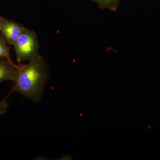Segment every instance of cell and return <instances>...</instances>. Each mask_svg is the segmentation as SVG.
Listing matches in <instances>:
<instances>
[{
	"instance_id": "obj_7",
	"label": "cell",
	"mask_w": 160,
	"mask_h": 160,
	"mask_svg": "<svg viewBox=\"0 0 160 160\" xmlns=\"http://www.w3.org/2000/svg\"><path fill=\"white\" fill-rule=\"evenodd\" d=\"M8 106V103L6 99L3 100L0 102V116L6 113Z\"/></svg>"
},
{
	"instance_id": "obj_2",
	"label": "cell",
	"mask_w": 160,
	"mask_h": 160,
	"mask_svg": "<svg viewBox=\"0 0 160 160\" xmlns=\"http://www.w3.org/2000/svg\"><path fill=\"white\" fill-rule=\"evenodd\" d=\"M17 60L19 63L30 61L38 54V41L35 32L25 28L14 45Z\"/></svg>"
},
{
	"instance_id": "obj_3",
	"label": "cell",
	"mask_w": 160,
	"mask_h": 160,
	"mask_svg": "<svg viewBox=\"0 0 160 160\" xmlns=\"http://www.w3.org/2000/svg\"><path fill=\"white\" fill-rule=\"evenodd\" d=\"M25 28L14 21L1 18V33L8 44L14 46Z\"/></svg>"
},
{
	"instance_id": "obj_8",
	"label": "cell",
	"mask_w": 160,
	"mask_h": 160,
	"mask_svg": "<svg viewBox=\"0 0 160 160\" xmlns=\"http://www.w3.org/2000/svg\"><path fill=\"white\" fill-rule=\"evenodd\" d=\"M1 18H2V17L0 16V31H1Z\"/></svg>"
},
{
	"instance_id": "obj_5",
	"label": "cell",
	"mask_w": 160,
	"mask_h": 160,
	"mask_svg": "<svg viewBox=\"0 0 160 160\" xmlns=\"http://www.w3.org/2000/svg\"><path fill=\"white\" fill-rule=\"evenodd\" d=\"M7 42L2 36L0 35V58H6L11 60L10 58V49L7 46Z\"/></svg>"
},
{
	"instance_id": "obj_6",
	"label": "cell",
	"mask_w": 160,
	"mask_h": 160,
	"mask_svg": "<svg viewBox=\"0 0 160 160\" xmlns=\"http://www.w3.org/2000/svg\"><path fill=\"white\" fill-rule=\"evenodd\" d=\"M98 3L100 7L115 10L117 7L119 0H93Z\"/></svg>"
},
{
	"instance_id": "obj_1",
	"label": "cell",
	"mask_w": 160,
	"mask_h": 160,
	"mask_svg": "<svg viewBox=\"0 0 160 160\" xmlns=\"http://www.w3.org/2000/svg\"><path fill=\"white\" fill-rule=\"evenodd\" d=\"M29 62L20 67L12 91L36 102L42 98L49 71L46 61L38 53Z\"/></svg>"
},
{
	"instance_id": "obj_4",
	"label": "cell",
	"mask_w": 160,
	"mask_h": 160,
	"mask_svg": "<svg viewBox=\"0 0 160 160\" xmlns=\"http://www.w3.org/2000/svg\"><path fill=\"white\" fill-rule=\"evenodd\" d=\"M21 66L6 58H0V83L6 81H14Z\"/></svg>"
}]
</instances>
